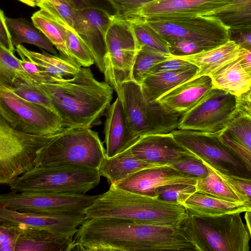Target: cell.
Segmentation results:
<instances>
[{
    "instance_id": "obj_1",
    "label": "cell",
    "mask_w": 251,
    "mask_h": 251,
    "mask_svg": "<svg viewBox=\"0 0 251 251\" xmlns=\"http://www.w3.org/2000/svg\"><path fill=\"white\" fill-rule=\"evenodd\" d=\"M72 251H198L183 226L173 227L116 218H86L74 237Z\"/></svg>"
},
{
    "instance_id": "obj_2",
    "label": "cell",
    "mask_w": 251,
    "mask_h": 251,
    "mask_svg": "<svg viewBox=\"0 0 251 251\" xmlns=\"http://www.w3.org/2000/svg\"><path fill=\"white\" fill-rule=\"evenodd\" d=\"M36 85L50 99L64 128L100 125L113 99L112 86L98 80L89 67L72 77Z\"/></svg>"
},
{
    "instance_id": "obj_3",
    "label": "cell",
    "mask_w": 251,
    "mask_h": 251,
    "mask_svg": "<svg viewBox=\"0 0 251 251\" xmlns=\"http://www.w3.org/2000/svg\"><path fill=\"white\" fill-rule=\"evenodd\" d=\"M84 214L86 218H116L180 227L187 219L188 211L183 205L163 201L110 185L107 191L97 195Z\"/></svg>"
},
{
    "instance_id": "obj_4",
    "label": "cell",
    "mask_w": 251,
    "mask_h": 251,
    "mask_svg": "<svg viewBox=\"0 0 251 251\" xmlns=\"http://www.w3.org/2000/svg\"><path fill=\"white\" fill-rule=\"evenodd\" d=\"M106 150L98 132L88 127L68 128L39 152L36 167L74 165L99 170Z\"/></svg>"
},
{
    "instance_id": "obj_5",
    "label": "cell",
    "mask_w": 251,
    "mask_h": 251,
    "mask_svg": "<svg viewBox=\"0 0 251 251\" xmlns=\"http://www.w3.org/2000/svg\"><path fill=\"white\" fill-rule=\"evenodd\" d=\"M241 213L200 216L188 211L183 226L198 251H249L251 236Z\"/></svg>"
},
{
    "instance_id": "obj_6",
    "label": "cell",
    "mask_w": 251,
    "mask_h": 251,
    "mask_svg": "<svg viewBox=\"0 0 251 251\" xmlns=\"http://www.w3.org/2000/svg\"><path fill=\"white\" fill-rule=\"evenodd\" d=\"M99 170L74 165L39 166L9 185L15 192L85 194L100 183Z\"/></svg>"
},
{
    "instance_id": "obj_7",
    "label": "cell",
    "mask_w": 251,
    "mask_h": 251,
    "mask_svg": "<svg viewBox=\"0 0 251 251\" xmlns=\"http://www.w3.org/2000/svg\"><path fill=\"white\" fill-rule=\"evenodd\" d=\"M118 97L130 128L140 137L171 133L178 128L183 116L171 111L158 100H148L141 84L132 80L122 84Z\"/></svg>"
},
{
    "instance_id": "obj_8",
    "label": "cell",
    "mask_w": 251,
    "mask_h": 251,
    "mask_svg": "<svg viewBox=\"0 0 251 251\" xmlns=\"http://www.w3.org/2000/svg\"><path fill=\"white\" fill-rule=\"evenodd\" d=\"M68 129L54 135L31 134L12 128L0 117V184L8 185L36 168L39 151Z\"/></svg>"
},
{
    "instance_id": "obj_9",
    "label": "cell",
    "mask_w": 251,
    "mask_h": 251,
    "mask_svg": "<svg viewBox=\"0 0 251 251\" xmlns=\"http://www.w3.org/2000/svg\"><path fill=\"white\" fill-rule=\"evenodd\" d=\"M174 138L191 152L219 172L251 178V171L243 159L224 143L218 134L176 129Z\"/></svg>"
},
{
    "instance_id": "obj_10",
    "label": "cell",
    "mask_w": 251,
    "mask_h": 251,
    "mask_svg": "<svg viewBox=\"0 0 251 251\" xmlns=\"http://www.w3.org/2000/svg\"><path fill=\"white\" fill-rule=\"evenodd\" d=\"M105 42L103 74L105 81L118 95L122 84L132 80V69L139 49L130 21L115 16L107 31Z\"/></svg>"
},
{
    "instance_id": "obj_11",
    "label": "cell",
    "mask_w": 251,
    "mask_h": 251,
    "mask_svg": "<svg viewBox=\"0 0 251 251\" xmlns=\"http://www.w3.org/2000/svg\"><path fill=\"white\" fill-rule=\"evenodd\" d=\"M0 117L12 128L31 134L54 135L65 129L54 111L23 99L2 86H0Z\"/></svg>"
},
{
    "instance_id": "obj_12",
    "label": "cell",
    "mask_w": 251,
    "mask_h": 251,
    "mask_svg": "<svg viewBox=\"0 0 251 251\" xmlns=\"http://www.w3.org/2000/svg\"><path fill=\"white\" fill-rule=\"evenodd\" d=\"M169 43L191 41L219 46L229 41V28L206 16H154L141 18Z\"/></svg>"
},
{
    "instance_id": "obj_13",
    "label": "cell",
    "mask_w": 251,
    "mask_h": 251,
    "mask_svg": "<svg viewBox=\"0 0 251 251\" xmlns=\"http://www.w3.org/2000/svg\"><path fill=\"white\" fill-rule=\"evenodd\" d=\"M238 109V97L213 87L198 105L182 116L177 128L220 134Z\"/></svg>"
},
{
    "instance_id": "obj_14",
    "label": "cell",
    "mask_w": 251,
    "mask_h": 251,
    "mask_svg": "<svg viewBox=\"0 0 251 251\" xmlns=\"http://www.w3.org/2000/svg\"><path fill=\"white\" fill-rule=\"evenodd\" d=\"M97 195L15 192L0 196V206L22 212L65 213L84 215Z\"/></svg>"
},
{
    "instance_id": "obj_15",
    "label": "cell",
    "mask_w": 251,
    "mask_h": 251,
    "mask_svg": "<svg viewBox=\"0 0 251 251\" xmlns=\"http://www.w3.org/2000/svg\"><path fill=\"white\" fill-rule=\"evenodd\" d=\"M115 16L98 9L88 8L78 11L74 29L83 41L102 73L106 53L105 37Z\"/></svg>"
},
{
    "instance_id": "obj_16",
    "label": "cell",
    "mask_w": 251,
    "mask_h": 251,
    "mask_svg": "<svg viewBox=\"0 0 251 251\" xmlns=\"http://www.w3.org/2000/svg\"><path fill=\"white\" fill-rule=\"evenodd\" d=\"M86 219L84 215L65 213L22 212L0 206V221L45 229L70 241Z\"/></svg>"
},
{
    "instance_id": "obj_17",
    "label": "cell",
    "mask_w": 251,
    "mask_h": 251,
    "mask_svg": "<svg viewBox=\"0 0 251 251\" xmlns=\"http://www.w3.org/2000/svg\"><path fill=\"white\" fill-rule=\"evenodd\" d=\"M129 149L135 157L155 166L198 157L178 142L171 132L141 137Z\"/></svg>"
},
{
    "instance_id": "obj_18",
    "label": "cell",
    "mask_w": 251,
    "mask_h": 251,
    "mask_svg": "<svg viewBox=\"0 0 251 251\" xmlns=\"http://www.w3.org/2000/svg\"><path fill=\"white\" fill-rule=\"evenodd\" d=\"M198 180L166 165L143 169L113 185L123 190L156 198V190L160 186L175 183L196 185Z\"/></svg>"
},
{
    "instance_id": "obj_19",
    "label": "cell",
    "mask_w": 251,
    "mask_h": 251,
    "mask_svg": "<svg viewBox=\"0 0 251 251\" xmlns=\"http://www.w3.org/2000/svg\"><path fill=\"white\" fill-rule=\"evenodd\" d=\"M233 0H154L144 5L136 18L154 16H207Z\"/></svg>"
},
{
    "instance_id": "obj_20",
    "label": "cell",
    "mask_w": 251,
    "mask_h": 251,
    "mask_svg": "<svg viewBox=\"0 0 251 251\" xmlns=\"http://www.w3.org/2000/svg\"><path fill=\"white\" fill-rule=\"evenodd\" d=\"M104 142L106 157L111 158L129 148L140 137L130 128L120 99L117 97L105 114Z\"/></svg>"
},
{
    "instance_id": "obj_21",
    "label": "cell",
    "mask_w": 251,
    "mask_h": 251,
    "mask_svg": "<svg viewBox=\"0 0 251 251\" xmlns=\"http://www.w3.org/2000/svg\"><path fill=\"white\" fill-rule=\"evenodd\" d=\"M213 87L210 75L198 76L177 86L157 100L171 111L184 115L198 105Z\"/></svg>"
},
{
    "instance_id": "obj_22",
    "label": "cell",
    "mask_w": 251,
    "mask_h": 251,
    "mask_svg": "<svg viewBox=\"0 0 251 251\" xmlns=\"http://www.w3.org/2000/svg\"><path fill=\"white\" fill-rule=\"evenodd\" d=\"M219 136L243 159L251 171V116L238 107L226 129Z\"/></svg>"
},
{
    "instance_id": "obj_23",
    "label": "cell",
    "mask_w": 251,
    "mask_h": 251,
    "mask_svg": "<svg viewBox=\"0 0 251 251\" xmlns=\"http://www.w3.org/2000/svg\"><path fill=\"white\" fill-rule=\"evenodd\" d=\"M20 225L15 251H71L73 241L47 230Z\"/></svg>"
},
{
    "instance_id": "obj_24",
    "label": "cell",
    "mask_w": 251,
    "mask_h": 251,
    "mask_svg": "<svg viewBox=\"0 0 251 251\" xmlns=\"http://www.w3.org/2000/svg\"><path fill=\"white\" fill-rule=\"evenodd\" d=\"M244 49L229 40L219 46L201 53L178 57L195 65L199 69L197 76L210 75L226 64L237 59Z\"/></svg>"
},
{
    "instance_id": "obj_25",
    "label": "cell",
    "mask_w": 251,
    "mask_h": 251,
    "mask_svg": "<svg viewBox=\"0 0 251 251\" xmlns=\"http://www.w3.org/2000/svg\"><path fill=\"white\" fill-rule=\"evenodd\" d=\"M21 58L34 63L48 74L59 79L70 78L77 74L81 67L76 62L61 54L33 51L22 45L16 47Z\"/></svg>"
},
{
    "instance_id": "obj_26",
    "label": "cell",
    "mask_w": 251,
    "mask_h": 251,
    "mask_svg": "<svg viewBox=\"0 0 251 251\" xmlns=\"http://www.w3.org/2000/svg\"><path fill=\"white\" fill-rule=\"evenodd\" d=\"M199 71V68L196 67L186 70L148 75L141 84L144 96L150 101L157 100L177 86L197 76Z\"/></svg>"
},
{
    "instance_id": "obj_27",
    "label": "cell",
    "mask_w": 251,
    "mask_h": 251,
    "mask_svg": "<svg viewBox=\"0 0 251 251\" xmlns=\"http://www.w3.org/2000/svg\"><path fill=\"white\" fill-rule=\"evenodd\" d=\"M183 205L193 215L200 216L242 213L251 210V206L248 203L227 201L198 191L190 196Z\"/></svg>"
},
{
    "instance_id": "obj_28",
    "label": "cell",
    "mask_w": 251,
    "mask_h": 251,
    "mask_svg": "<svg viewBox=\"0 0 251 251\" xmlns=\"http://www.w3.org/2000/svg\"><path fill=\"white\" fill-rule=\"evenodd\" d=\"M154 167L157 166L138 159L128 148L111 158L106 157L99 172L110 185H114L139 171Z\"/></svg>"
},
{
    "instance_id": "obj_29",
    "label": "cell",
    "mask_w": 251,
    "mask_h": 251,
    "mask_svg": "<svg viewBox=\"0 0 251 251\" xmlns=\"http://www.w3.org/2000/svg\"><path fill=\"white\" fill-rule=\"evenodd\" d=\"M210 76L214 87L237 97L248 92L251 86V77L241 66L238 58L224 65Z\"/></svg>"
},
{
    "instance_id": "obj_30",
    "label": "cell",
    "mask_w": 251,
    "mask_h": 251,
    "mask_svg": "<svg viewBox=\"0 0 251 251\" xmlns=\"http://www.w3.org/2000/svg\"><path fill=\"white\" fill-rule=\"evenodd\" d=\"M13 45L28 43L44 49L53 54H58L54 46L33 23L24 18H5Z\"/></svg>"
},
{
    "instance_id": "obj_31",
    "label": "cell",
    "mask_w": 251,
    "mask_h": 251,
    "mask_svg": "<svg viewBox=\"0 0 251 251\" xmlns=\"http://www.w3.org/2000/svg\"><path fill=\"white\" fill-rule=\"evenodd\" d=\"M31 19L35 26L59 51L60 54L75 61L68 49L63 22L43 8L34 13Z\"/></svg>"
},
{
    "instance_id": "obj_32",
    "label": "cell",
    "mask_w": 251,
    "mask_h": 251,
    "mask_svg": "<svg viewBox=\"0 0 251 251\" xmlns=\"http://www.w3.org/2000/svg\"><path fill=\"white\" fill-rule=\"evenodd\" d=\"M206 17L217 19L228 28L251 25V0H233Z\"/></svg>"
},
{
    "instance_id": "obj_33",
    "label": "cell",
    "mask_w": 251,
    "mask_h": 251,
    "mask_svg": "<svg viewBox=\"0 0 251 251\" xmlns=\"http://www.w3.org/2000/svg\"><path fill=\"white\" fill-rule=\"evenodd\" d=\"M17 78L35 84L14 52L0 46V86L8 87Z\"/></svg>"
},
{
    "instance_id": "obj_34",
    "label": "cell",
    "mask_w": 251,
    "mask_h": 251,
    "mask_svg": "<svg viewBox=\"0 0 251 251\" xmlns=\"http://www.w3.org/2000/svg\"><path fill=\"white\" fill-rule=\"evenodd\" d=\"M208 174L204 178L198 180L197 191L227 201L243 202L237 194L207 164Z\"/></svg>"
},
{
    "instance_id": "obj_35",
    "label": "cell",
    "mask_w": 251,
    "mask_h": 251,
    "mask_svg": "<svg viewBox=\"0 0 251 251\" xmlns=\"http://www.w3.org/2000/svg\"><path fill=\"white\" fill-rule=\"evenodd\" d=\"M138 47H148L170 54L169 45L163 37L141 18L128 19ZM171 55V54H170Z\"/></svg>"
},
{
    "instance_id": "obj_36",
    "label": "cell",
    "mask_w": 251,
    "mask_h": 251,
    "mask_svg": "<svg viewBox=\"0 0 251 251\" xmlns=\"http://www.w3.org/2000/svg\"><path fill=\"white\" fill-rule=\"evenodd\" d=\"M172 57L154 49L141 46L136 55L132 72V80L141 84L146 74L157 64Z\"/></svg>"
},
{
    "instance_id": "obj_37",
    "label": "cell",
    "mask_w": 251,
    "mask_h": 251,
    "mask_svg": "<svg viewBox=\"0 0 251 251\" xmlns=\"http://www.w3.org/2000/svg\"><path fill=\"white\" fill-rule=\"evenodd\" d=\"M66 33L67 45L73 59L81 67L88 68L95 64L90 52L76 32L63 22Z\"/></svg>"
},
{
    "instance_id": "obj_38",
    "label": "cell",
    "mask_w": 251,
    "mask_h": 251,
    "mask_svg": "<svg viewBox=\"0 0 251 251\" xmlns=\"http://www.w3.org/2000/svg\"><path fill=\"white\" fill-rule=\"evenodd\" d=\"M5 88L23 99L43 105L56 113L50 99L36 84L17 78L11 86Z\"/></svg>"
},
{
    "instance_id": "obj_39",
    "label": "cell",
    "mask_w": 251,
    "mask_h": 251,
    "mask_svg": "<svg viewBox=\"0 0 251 251\" xmlns=\"http://www.w3.org/2000/svg\"><path fill=\"white\" fill-rule=\"evenodd\" d=\"M197 191L196 185L175 183L160 186L156 190V198L163 201L183 205Z\"/></svg>"
},
{
    "instance_id": "obj_40",
    "label": "cell",
    "mask_w": 251,
    "mask_h": 251,
    "mask_svg": "<svg viewBox=\"0 0 251 251\" xmlns=\"http://www.w3.org/2000/svg\"><path fill=\"white\" fill-rule=\"evenodd\" d=\"M39 7L46 10L74 29L78 11L72 8L65 0H43Z\"/></svg>"
},
{
    "instance_id": "obj_41",
    "label": "cell",
    "mask_w": 251,
    "mask_h": 251,
    "mask_svg": "<svg viewBox=\"0 0 251 251\" xmlns=\"http://www.w3.org/2000/svg\"><path fill=\"white\" fill-rule=\"evenodd\" d=\"M169 166L198 180L205 178L208 174L207 166L199 157L187 158L173 163Z\"/></svg>"
},
{
    "instance_id": "obj_42",
    "label": "cell",
    "mask_w": 251,
    "mask_h": 251,
    "mask_svg": "<svg viewBox=\"0 0 251 251\" xmlns=\"http://www.w3.org/2000/svg\"><path fill=\"white\" fill-rule=\"evenodd\" d=\"M21 230L19 224L0 221V251H15Z\"/></svg>"
},
{
    "instance_id": "obj_43",
    "label": "cell",
    "mask_w": 251,
    "mask_h": 251,
    "mask_svg": "<svg viewBox=\"0 0 251 251\" xmlns=\"http://www.w3.org/2000/svg\"><path fill=\"white\" fill-rule=\"evenodd\" d=\"M213 169L237 194L243 202L248 203L251 206V178L226 175Z\"/></svg>"
},
{
    "instance_id": "obj_44",
    "label": "cell",
    "mask_w": 251,
    "mask_h": 251,
    "mask_svg": "<svg viewBox=\"0 0 251 251\" xmlns=\"http://www.w3.org/2000/svg\"><path fill=\"white\" fill-rule=\"evenodd\" d=\"M196 67L197 66L186 60L178 57L172 56L170 58L153 66L146 74L144 77L153 74L186 70Z\"/></svg>"
},
{
    "instance_id": "obj_45",
    "label": "cell",
    "mask_w": 251,
    "mask_h": 251,
    "mask_svg": "<svg viewBox=\"0 0 251 251\" xmlns=\"http://www.w3.org/2000/svg\"><path fill=\"white\" fill-rule=\"evenodd\" d=\"M116 8L118 16L127 20L136 18L139 10L154 0H109Z\"/></svg>"
},
{
    "instance_id": "obj_46",
    "label": "cell",
    "mask_w": 251,
    "mask_h": 251,
    "mask_svg": "<svg viewBox=\"0 0 251 251\" xmlns=\"http://www.w3.org/2000/svg\"><path fill=\"white\" fill-rule=\"evenodd\" d=\"M74 9L79 11L88 8L103 10L110 15L118 16V12L109 0H65Z\"/></svg>"
},
{
    "instance_id": "obj_47",
    "label": "cell",
    "mask_w": 251,
    "mask_h": 251,
    "mask_svg": "<svg viewBox=\"0 0 251 251\" xmlns=\"http://www.w3.org/2000/svg\"><path fill=\"white\" fill-rule=\"evenodd\" d=\"M19 61L35 84H48L60 79L46 72L39 66L25 58L22 57L21 59H19Z\"/></svg>"
},
{
    "instance_id": "obj_48",
    "label": "cell",
    "mask_w": 251,
    "mask_h": 251,
    "mask_svg": "<svg viewBox=\"0 0 251 251\" xmlns=\"http://www.w3.org/2000/svg\"><path fill=\"white\" fill-rule=\"evenodd\" d=\"M229 40L242 48L251 47V25L229 28Z\"/></svg>"
},
{
    "instance_id": "obj_49",
    "label": "cell",
    "mask_w": 251,
    "mask_h": 251,
    "mask_svg": "<svg viewBox=\"0 0 251 251\" xmlns=\"http://www.w3.org/2000/svg\"><path fill=\"white\" fill-rule=\"evenodd\" d=\"M6 17L2 10L0 12V46L14 52V46L13 45L10 34L7 28Z\"/></svg>"
},
{
    "instance_id": "obj_50",
    "label": "cell",
    "mask_w": 251,
    "mask_h": 251,
    "mask_svg": "<svg viewBox=\"0 0 251 251\" xmlns=\"http://www.w3.org/2000/svg\"><path fill=\"white\" fill-rule=\"evenodd\" d=\"M244 49L238 59L241 66L251 77V47Z\"/></svg>"
},
{
    "instance_id": "obj_51",
    "label": "cell",
    "mask_w": 251,
    "mask_h": 251,
    "mask_svg": "<svg viewBox=\"0 0 251 251\" xmlns=\"http://www.w3.org/2000/svg\"><path fill=\"white\" fill-rule=\"evenodd\" d=\"M238 107L251 116V106L239 98Z\"/></svg>"
},
{
    "instance_id": "obj_52",
    "label": "cell",
    "mask_w": 251,
    "mask_h": 251,
    "mask_svg": "<svg viewBox=\"0 0 251 251\" xmlns=\"http://www.w3.org/2000/svg\"><path fill=\"white\" fill-rule=\"evenodd\" d=\"M244 218L246 221V225L247 229L251 237V210H248L245 212Z\"/></svg>"
},
{
    "instance_id": "obj_53",
    "label": "cell",
    "mask_w": 251,
    "mask_h": 251,
    "mask_svg": "<svg viewBox=\"0 0 251 251\" xmlns=\"http://www.w3.org/2000/svg\"><path fill=\"white\" fill-rule=\"evenodd\" d=\"M22 2L31 7H39L43 0H18Z\"/></svg>"
},
{
    "instance_id": "obj_54",
    "label": "cell",
    "mask_w": 251,
    "mask_h": 251,
    "mask_svg": "<svg viewBox=\"0 0 251 251\" xmlns=\"http://www.w3.org/2000/svg\"><path fill=\"white\" fill-rule=\"evenodd\" d=\"M239 98L245 100L251 101V86L248 92H246Z\"/></svg>"
},
{
    "instance_id": "obj_55",
    "label": "cell",
    "mask_w": 251,
    "mask_h": 251,
    "mask_svg": "<svg viewBox=\"0 0 251 251\" xmlns=\"http://www.w3.org/2000/svg\"><path fill=\"white\" fill-rule=\"evenodd\" d=\"M244 100L246 103H247L248 105H249L250 106H251V101H247V100Z\"/></svg>"
}]
</instances>
